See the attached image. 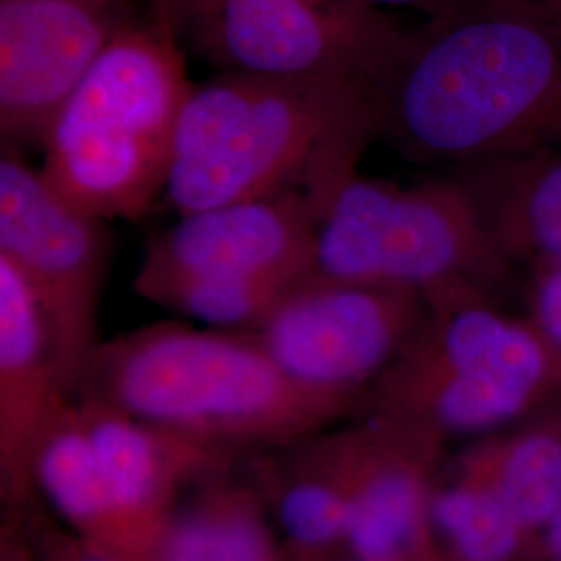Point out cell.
Wrapping results in <instances>:
<instances>
[{
	"mask_svg": "<svg viewBox=\"0 0 561 561\" xmlns=\"http://www.w3.org/2000/svg\"><path fill=\"white\" fill-rule=\"evenodd\" d=\"M539 561H561V560H558V558H542V560H539Z\"/></svg>",
	"mask_w": 561,
	"mask_h": 561,
	"instance_id": "4316f807",
	"label": "cell"
},
{
	"mask_svg": "<svg viewBox=\"0 0 561 561\" xmlns=\"http://www.w3.org/2000/svg\"><path fill=\"white\" fill-rule=\"evenodd\" d=\"M144 0H0V134L41 146L60 106Z\"/></svg>",
	"mask_w": 561,
	"mask_h": 561,
	"instance_id": "8fae6325",
	"label": "cell"
},
{
	"mask_svg": "<svg viewBox=\"0 0 561 561\" xmlns=\"http://www.w3.org/2000/svg\"><path fill=\"white\" fill-rule=\"evenodd\" d=\"M451 463L495 491L545 542L561 507V398L470 443Z\"/></svg>",
	"mask_w": 561,
	"mask_h": 561,
	"instance_id": "ac0fdd59",
	"label": "cell"
},
{
	"mask_svg": "<svg viewBox=\"0 0 561 561\" xmlns=\"http://www.w3.org/2000/svg\"><path fill=\"white\" fill-rule=\"evenodd\" d=\"M331 442L347 489V556L421 561L433 549L431 502L445 447L398 422L362 416Z\"/></svg>",
	"mask_w": 561,
	"mask_h": 561,
	"instance_id": "7c38bea8",
	"label": "cell"
},
{
	"mask_svg": "<svg viewBox=\"0 0 561 561\" xmlns=\"http://www.w3.org/2000/svg\"><path fill=\"white\" fill-rule=\"evenodd\" d=\"M421 561H445L442 556H439V551H437V547L426 556V558H422Z\"/></svg>",
	"mask_w": 561,
	"mask_h": 561,
	"instance_id": "484cf974",
	"label": "cell"
},
{
	"mask_svg": "<svg viewBox=\"0 0 561 561\" xmlns=\"http://www.w3.org/2000/svg\"><path fill=\"white\" fill-rule=\"evenodd\" d=\"M545 549H547V558L561 560V507L556 520L551 524V528H549V533H547Z\"/></svg>",
	"mask_w": 561,
	"mask_h": 561,
	"instance_id": "d4e9b609",
	"label": "cell"
},
{
	"mask_svg": "<svg viewBox=\"0 0 561 561\" xmlns=\"http://www.w3.org/2000/svg\"><path fill=\"white\" fill-rule=\"evenodd\" d=\"M146 561H285V547L259 484L227 468L181 497Z\"/></svg>",
	"mask_w": 561,
	"mask_h": 561,
	"instance_id": "e0dca14e",
	"label": "cell"
},
{
	"mask_svg": "<svg viewBox=\"0 0 561 561\" xmlns=\"http://www.w3.org/2000/svg\"><path fill=\"white\" fill-rule=\"evenodd\" d=\"M364 2H368L373 7H379V9L403 7V9L419 11L426 20H435V18L449 15V13L458 11V9L474 2V0H364Z\"/></svg>",
	"mask_w": 561,
	"mask_h": 561,
	"instance_id": "7402d4cb",
	"label": "cell"
},
{
	"mask_svg": "<svg viewBox=\"0 0 561 561\" xmlns=\"http://www.w3.org/2000/svg\"><path fill=\"white\" fill-rule=\"evenodd\" d=\"M426 308L424 298L408 289L314 273L250 333L296 381L362 408L421 327Z\"/></svg>",
	"mask_w": 561,
	"mask_h": 561,
	"instance_id": "30bf717a",
	"label": "cell"
},
{
	"mask_svg": "<svg viewBox=\"0 0 561 561\" xmlns=\"http://www.w3.org/2000/svg\"><path fill=\"white\" fill-rule=\"evenodd\" d=\"M192 85L169 21L154 11L134 21L55 115L42 141V178L83 215L140 219L164 198Z\"/></svg>",
	"mask_w": 561,
	"mask_h": 561,
	"instance_id": "277c9868",
	"label": "cell"
},
{
	"mask_svg": "<svg viewBox=\"0 0 561 561\" xmlns=\"http://www.w3.org/2000/svg\"><path fill=\"white\" fill-rule=\"evenodd\" d=\"M493 2H503V4L522 7V9H530V11H541V13L561 18V0H493Z\"/></svg>",
	"mask_w": 561,
	"mask_h": 561,
	"instance_id": "cb8c5ba5",
	"label": "cell"
},
{
	"mask_svg": "<svg viewBox=\"0 0 561 561\" xmlns=\"http://www.w3.org/2000/svg\"><path fill=\"white\" fill-rule=\"evenodd\" d=\"M76 400L101 401L238 458L300 442L360 410L296 381L250 331L175 321L101 341Z\"/></svg>",
	"mask_w": 561,
	"mask_h": 561,
	"instance_id": "3957f363",
	"label": "cell"
},
{
	"mask_svg": "<svg viewBox=\"0 0 561 561\" xmlns=\"http://www.w3.org/2000/svg\"><path fill=\"white\" fill-rule=\"evenodd\" d=\"M111 256L106 222L60 201L21 148L0 154V259L30 287L60 375L76 400L99 340V301Z\"/></svg>",
	"mask_w": 561,
	"mask_h": 561,
	"instance_id": "9c48e42d",
	"label": "cell"
},
{
	"mask_svg": "<svg viewBox=\"0 0 561 561\" xmlns=\"http://www.w3.org/2000/svg\"><path fill=\"white\" fill-rule=\"evenodd\" d=\"M377 141L445 171L561 146V18L493 0L400 25L373 76Z\"/></svg>",
	"mask_w": 561,
	"mask_h": 561,
	"instance_id": "6da1fadb",
	"label": "cell"
},
{
	"mask_svg": "<svg viewBox=\"0 0 561 561\" xmlns=\"http://www.w3.org/2000/svg\"><path fill=\"white\" fill-rule=\"evenodd\" d=\"M400 356L362 403L447 447L477 442L561 398L560 360L526 317L500 300L458 294L428 301Z\"/></svg>",
	"mask_w": 561,
	"mask_h": 561,
	"instance_id": "5b68a950",
	"label": "cell"
},
{
	"mask_svg": "<svg viewBox=\"0 0 561 561\" xmlns=\"http://www.w3.org/2000/svg\"><path fill=\"white\" fill-rule=\"evenodd\" d=\"M42 505L85 547L113 561H146L157 535L134 514L81 426L76 401L42 445L36 470Z\"/></svg>",
	"mask_w": 561,
	"mask_h": 561,
	"instance_id": "9a60e30c",
	"label": "cell"
},
{
	"mask_svg": "<svg viewBox=\"0 0 561 561\" xmlns=\"http://www.w3.org/2000/svg\"><path fill=\"white\" fill-rule=\"evenodd\" d=\"M202 59L280 78L373 73L400 21L364 0H152Z\"/></svg>",
	"mask_w": 561,
	"mask_h": 561,
	"instance_id": "ba28073f",
	"label": "cell"
},
{
	"mask_svg": "<svg viewBox=\"0 0 561 561\" xmlns=\"http://www.w3.org/2000/svg\"><path fill=\"white\" fill-rule=\"evenodd\" d=\"M558 360H560V382H561V356H560V358H558Z\"/></svg>",
	"mask_w": 561,
	"mask_h": 561,
	"instance_id": "f546056e",
	"label": "cell"
},
{
	"mask_svg": "<svg viewBox=\"0 0 561 561\" xmlns=\"http://www.w3.org/2000/svg\"><path fill=\"white\" fill-rule=\"evenodd\" d=\"M433 541L445 561H539L545 542L474 477L443 466L431 502Z\"/></svg>",
	"mask_w": 561,
	"mask_h": 561,
	"instance_id": "d6986e66",
	"label": "cell"
},
{
	"mask_svg": "<svg viewBox=\"0 0 561 561\" xmlns=\"http://www.w3.org/2000/svg\"><path fill=\"white\" fill-rule=\"evenodd\" d=\"M445 173L460 181L518 271L561 266V146Z\"/></svg>",
	"mask_w": 561,
	"mask_h": 561,
	"instance_id": "2e32d148",
	"label": "cell"
},
{
	"mask_svg": "<svg viewBox=\"0 0 561 561\" xmlns=\"http://www.w3.org/2000/svg\"><path fill=\"white\" fill-rule=\"evenodd\" d=\"M76 412L121 497L157 537L194 484L240 460L101 401L76 400Z\"/></svg>",
	"mask_w": 561,
	"mask_h": 561,
	"instance_id": "5bb4252c",
	"label": "cell"
},
{
	"mask_svg": "<svg viewBox=\"0 0 561 561\" xmlns=\"http://www.w3.org/2000/svg\"><path fill=\"white\" fill-rule=\"evenodd\" d=\"M44 512L42 502L21 512H4L18 522L32 561H113L85 547L60 522L57 524Z\"/></svg>",
	"mask_w": 561,
	"mask_h": 561,
	"instance_id": "ffe728a7",
	"label": "cell"
},
{
	"mask_svg": "<svg viewBox=\"0 0 561 561\" xmlns=\"http://www.w3.org/2000/svg\"><path fill=\"white\" fill-rule=\"evenodd\" d=\"M526 275V319L561 356V266L533 268Z\"/></svg>",
	"mask_w": 561,
	"mask_h": 561,
	"instance_id": "44dd1931",
	"label": "cell"
},
{
	"mask_svg": "<svg viewBox=\"0 0 561 561\" xmlns=\"http://www.w3.org/2000/svg\"><path fill=\"white\" fill-rule=\"evenodd\" d=\"M41 308L13 264L0 259V495L4 512L38 500L42 445L73 405Z\"/></svg>",
	"mask_w": 561,
	"mask_h": 561,
	"instance_id": "4fadbf2b",
	"label": "cell"
},
{
	"mask_svg": "<svg viewBox=\"0 0 561 561\" xmlns=\"http://www.w3.org/2000/svg\"><path fill=\"white\" fill-rule=\"evenodd\" d=\"M144 2H146V4H148V7H150V2H152V0H144ZM150 9H152V7H150Z\"/></svg>",
	"mask_w": 561,
	"mask_h": 561,
	"instance_id": "f1b7e54d",
	"label": "cell"
},
{
	"mask_svg": "<svg viewBox=\"0 0 561 561\" xmlns=\"http://www.w3.org/2000/svg\"><path fill=\"white\" fill-rule=\"evenodd\" d=\"M319 219L301 194L183 215L148 243L134 289L213 329L252 331L317 273Z\"/></svg>",
	"mask_w": 561,
	"mask_h": 561,
	"instance_id": "52a82bcc",
	"label": "cell"
},
{
	"mask_svg": "<svg viewBox=\"0 0 561 561\" xmlns=\"http://www.w3.org/2000/svg\"><path fill=\"white\" fill-rule=\"evenodd\" d=\"M2 524V539H0V561H32L27 542L21 535L20 526L15 518L7 516Z\"/></svg>",
	"mask_w": 561,
	"mask_h": 561,
	"instance_id": "603a6c76",
	"label": "cell"
},
{
	"mask_svg": "<svg viewBox=\"0 0 561 561\" xmlns=\"http://www.w3.org/2000/svg\"><path fill=\"white\" fill-rule=\"evenodd\" d=\"M373 73L280 78L222 71L194 83L178 119L162 201L183 217L301 194L322 217L377 141Z\"/></svg>",
	"mask_w": 561,
	"mask_h": 561,
	"instance_id": "7a4b0ae2",
	"label": "cell"
},
{
	"mask_svg": "<svg viewBox=\"0 0 561 561\" xmlns=\"http://www.w3.org/2000/svg\"><path fill=\"white\" fill-rule=\"evenodd\" d=\"M317 273L408 289L428 304L458 294L500 300L518 268L454 175L401 185L356 173L322 213Z\"/></svg>",
	"mask_w": 561,
	"mask_h": 561,
	"instance_id": "8992f818",
	"label": "cell"
},
{
	"mask_svg": "<svg viewBox=\"0 0 561 561\" xmlns=\"http://www.w3.org/2000/svg\"><path fill=\"white\" fill-rule=\"evenodd\" d=\"M337 561H360V560H354V558H343V560Z\"/></svg>",
	"mask_w": 561,
	"mask_h": 561,
	"instance_id": "83f0119b",
	"label": "cell"
}]
</instances>
